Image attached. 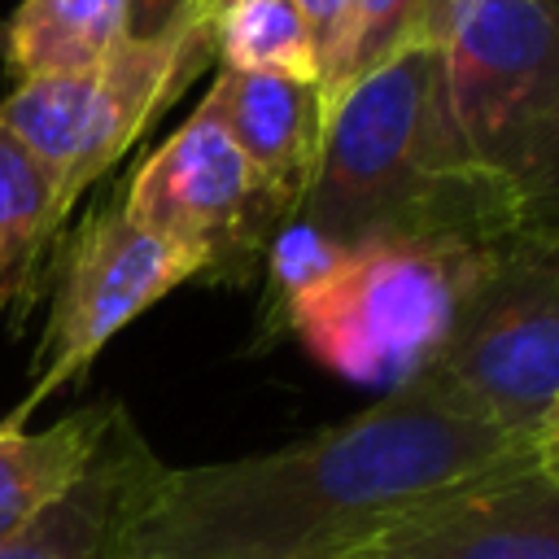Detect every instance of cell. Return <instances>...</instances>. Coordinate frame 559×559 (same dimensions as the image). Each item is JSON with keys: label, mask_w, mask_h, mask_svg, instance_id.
I'll list each match as a JSON object with an SVG mask.
<instances>
[{"label": "cell", "mask_w": 559, "mask_h": 559, "mask_svg": "<svg viewBox=\"0 0 559 559\" xmlns=\"http://www.w3.org/2000/svg\"><path fill=\"white\" fill-rule=\"evenodd\" d=\"M533 476L528 437L441 402L419 376L266 454L166 467L144 559H341L432 502Z\"/></svg>", "instance_id": "1"}, {"label": "cell", "mask_w": 559, "mask_h": 559, "mask_svg": "<svg viewBox=\"0 0 559 559\" xmlns=\"http://www.w3.org/2000/svg\"><path fill=\"white\" fill-rule=\"evenodd\" d=\"M297 214L341 249L419 236L493 253L533 240L511 197L454 153L437 100L432 44H415L358 79L328 109L319 166Z\"/></svg>", "instance_id": "2"}, {"label": "cell", "mask_w": 559, "mask_h": 559, "mask_svg": "<svg viewBox=\"0 0 559 559\" xmlns=\"http://www.w3.org/2000/svg\"><path fill=\"white\" fill-rule=\"evenodd\" d=\"M424 44L463 166L511 197L524 236L559 245V0H432Z\"/></svg>", "instance_id": "3"}, {"label": "cell", "mask_w": 559, "mask_h": 559, "mask_svg": "<svg viewBox=\"0 0 559 559\" xmlns=\"http://www.w3.org/2000/svg\"><path fill=\"white\" fill-rule=\"evenodd\" d=\"M493 253L419 236L354 245L288 310L284 332L336 376L393 389L437 354L467 284Z\"/></svg>", "instance_id": "4"}, {"label": "cell", "mask_w": 559, "mask_h": 559, "mask_svg": "<svg viewBox=\"0 0 559 559\" xmlns=\"http://www.w3.org/2000/svg\"><path fill=\"white\" fill-rule=\"evenodd\" d=\"M415 376L454 411L528 437L559 397V245L498 249Z\"/></svg>", "instance_id": "5"}, {"label": "cell", "mask_w": 559, "mask_h": 559, "mask_svg": "<svg viewBox=\"0 0 559 559\" xmlns=\"http://www.w3.org/2000/svg\"><path fill=\"white\" fill-rule=\"evenodd\" d=\"M210 57V17L197 13L162 39H127L92 70L17 83L0 100V127L52 175L66 210H74Z\"/></svg>", "instance_id": "6"}, {"label": "cell", "mask_w": 559, "mask_h": 559, "mask_svg": "<svg viewBox=\"0 0 559 559\" xmlns=\"http://www.w3.org/2000/svg\"><path fill=\"white\" fill-rule=\"evenodd\" d=\"M118 201L135 227L188 249L210 284H245L293 218L205 105L144 157Z\"/></svg>", "instance_id": "7"}, {"label": "cell", "mask_w": 559, "mask_h": 559, "mask_svg": "<svg viewBox=\"0 0 559 559\" xmlns=\"http://www.w3.org/2000/svg\"><path fill=\"white\" fill-rule=\"evenodd\" d=\"M188 280H201V262L188 249L135 227L122 201L87 214L66 245L48 332L35 354V384L0 424L26 428L39 402L83 376L131 319H140Z\"/></svg>", "instance_id": "8"}, {"label": "cell", "mask_w": 559, "mask_h": 559, "mask_svg": "<svg viewBox=\"0 0 559 559\" xmlns=\"http://www.w3.org/2000/svg\"><path fill=\"white\" fill-rule=\"evenodd\" d=\"M162 476L166 463L118 402L87 467L0 550V559H144L140 528Z\"/></svg>", "instance_id": "9"}, {"label": "cell", "mask_w": 559, "mask_h": 559, "mask_svg": "<svg viewBox=\"0 0 559 559\" xmlns=\"http://www.w3.org/2000/svg\"><path fill=\"white\" fill-rule=\"evenodd\" d=\"M341 559H559V489L537 476L485 485L393 520Z\"/></svg>", "instance_id": "10"}, {"label": "cell", "mask_w": 559, "mask_h": 559, "mask_svg": "<svg viewBox=\"0 0 559 559\" xmlns=\"http://www.w3.org/2000/svg\"><path fill=\"white\" fill-rule=\"evenodd\" d=\"M201 105L218 118V127L262 175V183L297 214L310 192L328 131L323 92L288 74L218 70Z\"/></svg>", "instance_id": "11"}, {"label": "cell", "mask_w": 559, "mask_h": 559, "mask_svg": "<svg viewBox=\"0 0 559 559\" xmlns=\"http://www.w3.org/2000/svg\"><path fill=\"white\" fill-rule=\"evenodd\" d=\"M118 402H92L31 432L0 424V550L48 507L96 454Z\"/></svg>", "instance_id": "12"}, {"label": "cell", "mask_w": 559, "mask_h": 559, "mask_svg": "<svg viewBox=\"0 0 559 559\" xmlns=\"http://www.w3.org/2000/svg\"><path fill=\"white\" fill-rule=\"evenodd\" d=\"M127 44V0H22L0 31L17 83L79 74Z\"/></svg>", "instance_id": "13"}, {"label": "cell", "mask_w": 559, "mask_h": 559, "mask_svg": "<svg viewBox=\"0 0 559 559\" xmlns=\"http://www.w3.org/2000/svg\"><path fill=\"white\" fill-rule=\"evenodd\" d=\"M66 214L52 175L0 127V314L39 280Z\"/></svg>", "instance_id": "14"}, {"label": "cell", "mask_w": 559, "mask_h": 559, "mask_svg": "<svg viewBox=\"0 0 559 559\" xmlns=\"http://www.w3.org/2000/svg\"><path fill=\"white\" fill-rule=\"evenodd\" d=\"M218 70L288 74L319 87L306 22L293 0H231L210 17Z\"/></svg>", "instance_id": "15"}, {"label": "cell", "mask_w": 559, "mask_h": 559, "mask_svg": "<svg viewBox=\"0 0 559 559\" xmlns=\"http://www.w3.org/2000/svg\"><path fill=\"white\" fill-rule=\"evenodd\" d=\"M266 293H262V323H258V336L271 341V336H284V323H288V310L314 288L323 284L345 249L323 236L314 223H306L301 214H293L266 245Z\"/></svg>", "instance_id": "16"}, {"label": "cell", "mask_w": 559, "mask_h": 559, "mask_svg": "<svg viewBox=\"0 0 559 559\" xmlns=\"http://www.w3.org/2000/svg\"><path fill=\"white\" fill-rule=\"evenodd\" d=\"M428 4L432 0H358V22H354V39H349V61H345V87H341V96L358 79L384 70L389 61H397L402 52H411L415 44H424Z\"/></svg>", "instance_id": "17"}, {"label": "cell", "mask_w": 559, "mask_h": 559, "mask_svg": "<svg viewBox=\"0 0 559 559\" xmlns=\"http://www.w3.org/2000/svg\"><path fill=\"white\" fill-rule=\"evenodd\" d=\"M293 4L310 35L323 105L332 109L345 87V61H349V39H354V22H358V0H293Z\"/></svg>", "instance_id": "18"}, {"label": "cell", "mask_w": 559, "mask_h": 559, "mask_svg": "<svg viewBox=\"0 0 559 559\" xmlns=\"http://www.w3.org/2000/svg\"><path fill=\"white\" fill-rule=\"evenodd\" d=\"M197 17V0H127V39H162Z\"/></svg>", "instance_id": "19"}, {"label": "cell", "mask_w": 559, "mask_h": 559, "mask_svg": "<svg viewBox=\"0 0 559 559\" xmlns=\"http://www.w3.org/2000/svg\"><path fill=\"white\" fill-rule=\"evenodd\" d=\"M528 467L542 485L559 489V397L546 406V415L528 432Z\"/></svg>", "instance_id": "20"}, {"label": "cell", "mask_w": 559, "mask_h": 559, "mask_svg": "<svg viewBox=\"0 0 559 559\" xmlns=\"http://www.w3.org/2000/svg\"><path fill=\"white\" fill-rule=\"evenodd\" d=\"M227 4H231V0H197V13H201V17H214V13L227 9Z\"/></svg>", "instance_id": "21"}]
</instances>
